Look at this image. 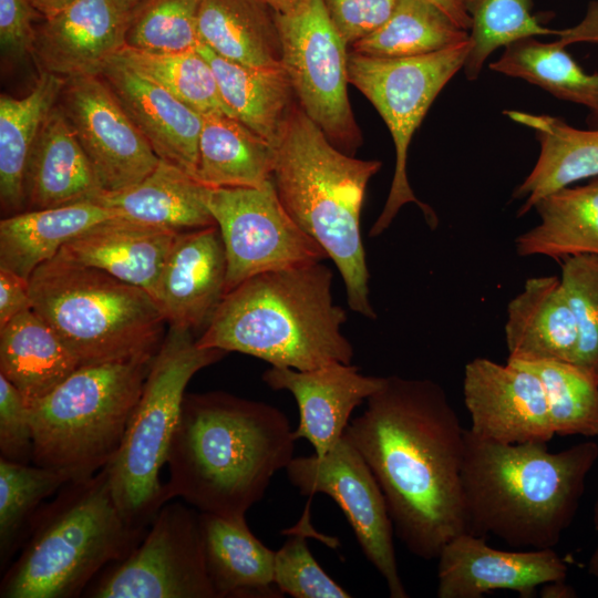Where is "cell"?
Here are the masks:
<instances>
[{
	"label": "cell",
	"mask_w": 598,
	"mask_h": 598,
	"mask_svg": "<svg viewBox=\"0 0 598 598\" xmlns=\"http://www.w3.org/2000/svg\"><path fill=\"white\" fill-rule=\"evenodd\" d=\"M437 560L439 598H481L499 589L530 598L537 587L566 580L568 570L554 548L501 550L470 533L448 540Z\"/></svg>",
	"instance_id": "e0dca14e"
},
{
	"label": "cell",
	"mask_w": 598,
	"mask_h": 598,
	"mask_svg": "<svg viewBox=\"0 0 598 598\" xmlns=\"http://www.w3.org/2000/svg\"><path fill=\"white\" fill-rule=\"evenodd\" d=\"M122 11L133 13L145 0H112Z\"/></svg>",
	"instance_id": "db71d44e"
},
{
	"label": "cell",
	"mask_w": 598,
	"mask_h": 598,
	"mask_svg": "<svg viewBox=\"0 0 598 598\" xmlns=\"http://www.w3.org/2000/svg\"><path fill=\"white\" fill-rule=\"evenodd\" d=\"M504 113L532 128L540 147L535 166L513 192V198L525 199L517 216L528 213L548 194L598 177V128L580 130L551 115L513 110Z\"/></svg>",
	"instance_id": "d4e9b609"
},
{
	"label": "cell",
	"mask_w": 598,
	"mask_h": 598,
	"mask_svg": "<svg viewBox=\"0 0 598 598\" xmlns=\"http://www.w3.org/2000/svg\"><path fill=\"white\" fill-rule=\"evenodd\" d=\"M32 310L82 365L153 358L167 323L144 289L61 255L30 276Z\"/></svg>",
	"instance_id": "52a82bcc"
},
{
	"label": "cell",
	"mask_w": 598,
	"mask_h": 598,
	"mask_svg": "<svg viewBox=\"0 0 598 598\" xmlns=\"http://www.w3.org/2000/svg\"><path fill=\"white\" fill-rule=\"evenodd\" d=\"M32 451L30 408L18 389L0 374V455L10 462L30 464Z\"/></svg>",
	"instance_id": "ee69618b"
},
{
	"label": "cell",
	"mask_w": 598,
	"mask_h": 598,
	"mask_svg": "<svg viewBox=\"0 0 598 598\" xmlns=\"http://www.w3.org/2000/svg\"><path fill=\"white\" fill-rule=\"evenodd\" d=\"M79 367L53 328L32 309L0 328V374L18 389L29 408Z\"/></svg>",
	"instance_id": "83f0119b"
},
{
	"label": "cell",
	"mask_w": 598,
	"mask_h": 598,
	"mask_svg": "<svg viewBox=\"0 0 598 598\" xmlns=\"http://www.w3.org/2000/svg\"><path fill=\"white\" fill-rule=\"evenodd\" d=\"M508 359L574 362L578 332L560 278L534 277L507 306Z\"/></svg>",
	"instance_id": "cb8c5ba5"
},
{
	"label": "cell",
	"mask_w": 598,
	"mask_h": 598,
	"mask_svg": "<svg viewBox=\"0 0 598 598\" xmlns=\"http://www.w3.org/2000/svg\"><path fill=\"white\" fill-rule=\"evenodd\" d=\"M178 233L116 217L91 227L58 254L140 287L154 298Z\"/></svg>",
	"instance_id": "7402d4cb"
},
{
	"label": "cell",
	"mask_w": 598,
	"mask_h": 598,
	"mask_svg": "<svg viewBox=\"0 0 598 598\" xmlns=\"http://www.w3.org/2000/svg\"><path fill=\"white\" fill-rule=\"evenodd\" d=\"M131 13L112 0H74L35 27L31 55L40 72L97 75L126 45Z\"/></svg>",
	"instance_id": "ac0fdd59"
},
{
	"label": "cell",
	"mask_w": 598,
	"mask_h": 598,
	"mask_svg": "<svg viewBox=\"0 0 598 598\" xmlns=\"http://www.w3.org/2000/svg\"><path fill=\"white\" fill-rule=\"evenodd\" d=\"M382 163L334 146L297 103L276 146L272 182L292 220L327 252L346 286L349 308L374 320L361 210Z\"/></svg>",
	"instance_id": "5b68a950"
},
{
	"label": "cell",
	"mask_w": 598,
	"mask_h": 598,
	"mask_svg": "<svg viewBox=\"0 0 598 598\" xmlns=\"http://www.w3.org/2000/svg\"><path fill=\"white\" fill-rule=\"evenodd\" d=\"M105 193L143 181L159 158L100 75L66 79L59 97Z\"/></svg>",
	"instance_id": "9a60e30c"
},
{
	"label": "cell",
	"mask_w": 598,
	"mask_h": 598,
	"mask_svg": "<svg viewBox=\"0 0 598 598\" xmlns=\"http://www.w3.org/2000/svg\"><path fill=\"white\" fill-rule=\"evenodd\" d=\"M581 42L578 28L566 29L558 40L542 42L529 37L505 48L489 68L498 73L523 79L554 96L586 106L598 125V73L588 74L566 51Z\"/></svg>",
	"instance_id": "836d02e7"
},
{
	"label": "cell",
	"mask_w": 598,
	"mask_h": 598,
	"mask_svg": "<svg viewBox=\"0 0 598 598\" xmlns=\"http://www.w3.org/2000/svg\"><path fill=\"white\" fill-rule=\"evenodd\" d=\"M309 506L291 536L275 554L274 581L280 592L295 598H350L351 594L336 582L311 554L308 536Z\"/></svg>",
	"instance_id": "7bdbcfd3"
},
{
	"label": "cell",
	"mask_w": 598,
	"mask_h": 598,
	"mask_svg": "<svg viewBox=\"0 0 598 598\" xmlns=\"http://www.w3.org/2000/svg\"><path fill=\"white\" fill-rule=\"evenodd\" d=\"M116 217V212L94 202L13 214L0 221V268L29 279L69 241Z\"/></svg>",
	"instance_id": "4316f807"
},
{
	"label": "cell",
	"mask_w": 598,
	"mask_h": 598,
	"mask_svg": "<svg viewBox=\"0 0 598 598\" xmlns=\"http://www.w3.org/2000/svg\"><path fill=\"white\" fill-rule=\"evenodd\" d=\"M147 530V529H146ZM146 530L122 516L103 467L66 483L35 514L18 557L4 569L1 598H74Z\"/></svg>",
	"instance_id": "8992f818"
},
{
	"label": "cell",
	"mask_w": 598,
	"mask_h": 598,
	"mask_svg": "<svg viewBox=\"0 0 598 598\" xmlns=\"http://www.w3.org/2000/svg\"><path fill=\"white\" fill-rule=\"evenodd\" d=\"M227 260L216 225L179 231L154 300L169 327L205 329L226 291Z\"/></svg>",
	"instance_id": "d6986e66"
},
{
	"label": "cell",
	"mask_w": 598,
	"mask_h": 598,
	"mask_svg": "<svg viewBox=\"0 0 598 598\" xmlns=\"http://www.w3.org/2000/svg\"><path fill=\"white\" fill-rule=\"evenodd\" d=\"M540 587L539 595L543 598H574L577 596L575 589L565 580L550 581Z\"/></svg>",
	"instance_id": "681fc988"
},
{
	"label": "cell",
	"mask_w": 598,
	"mask_h": 598,
	"mask_svg": "<svg viewBox=\"0 0 598 598\" xmlns=\"http://www.w3.org/2000/svg\"><path fill=\"white\" fill-rule=\"evenodd\" d=\"M37 16L40 14L29 0H0V44L4 56L21 60L31 54Z\"/></svg>",
	"instance_id": "bcb514c9"
},
{
	"label": "cell",
	"mask_w": 598,
	"mask_h": 598,
	"mask_svg": "<svg viewBox=\"0 0 598 598\" xmlns=\"http://www.w3.org/2000/svg\"><path fill=\"white\" fill-rule=\"evenodd\" d=\"M112 59L156 82L202 115L234 117L221 99L213 69L197 48L183 52H148L125 45Z\"/></svg>",
	"instance_id": "74e56055"
},
{
	"label": "cell",
	"mask_w": 598,
	"mask_h": 598,
	"mask_svg": "<svg viewBox=\"0 0 598 598\" xmlns=\"http://www.w3.org/2000/svg\"><path fill=\"white\" fill-rule=\"evenodd\" d=\"M197 27L200 42L229 61L282 65L275 12L260 0H200Z\"/></svg>",
	"instance_id": "4dcf8cb0"
},
{
	"label": "cell",
	"mask_w": 598,
	"mask_h": 598,
	"mask_svg": "<svg viewBox=\"0 0 598 598\" xmlns=\"http://www.w3.org/2000/svg\"><path fill=\"white\" fill-rule=\"evenodd\" d=\"M331 288L332 271L321 261L254 276L224 295L196 342L299 371L350 364L347 312Z\"/></svg>",
	"instance_id": "277c9868"
},
{
	"label": "cell",
	"mask_w": 598,
	"mask_h": 598,
	"mask_svg": "<svg viewBox=\"0 0 598 598\" xmlns=\"http://www.w3.org/2000/svg\"><path fill=\"white\" fill-rule=\"evenodd\" d=\"M267 4L275 13L285 14L289 13L308 0H260Z\"/></svg>",
	"instance_id": "816d5d0a"
},
{
	"label": "cell",
	"mask_w": 598,
	"mask_h": 598,
	"mask_svg": "<svg viewBox=\"0 0 598 598\" xmlns=\"http://www.w3.org/2000/svg\"><path fill=\"white\" fill-rule=\"evenodd\" d=\"M159 159L196 178L203 115L156 82L111 59L97 74Z\"/></svg>",
	"instance_id": "44dd1931"
},
{
	"label": "cell",
	"mask_w": 598,
	"mask_h": 598,
	"mask_svg": "<svg viewBox=\"0 0 598 598\" xmlns=\"http://www.w3.org/2000/svg\"><path fill=\"white\" fill-rule=\"evenodd\" d=\"M206 567L216 598H279L275 550L249 529L246 518L199 513Z\"/></svg>",
	"instance_id": "484cf974"
},
{
	"label": "cell",
	"mask_w": 598,
	"mask_h": 598,
	"mask_svg": "<svg viewBox=\"0 0 598 598\" xmlns=\"http://www.w3.org/2000/svg\"><path fill=\"white\" fill-rule=\"evenodd\" d=\"M153 358L79 367L30 408L32 464L95 474L116 455Z\"/></svg>",
	"instance_id": "ba28073f"
},
{
	"label": "cell",
	"mask_w": 598,
	"mask_h": 598,
	"mask_svg": "<svg viewBox=\"0 0 598 598\" xmlns=\"http://www.w3.org/2000/svg\"><path fill=\"white\" fill-rule=\"evenodd\" d=\"M104 193L58 102L43 122L27 163L25 207L43 209L96 203Z\"/></svg>",
	"instance_id": "603a6c76"
},
{
	"label": "cell",
	"mask_w": 598,
	"mask_h": 598,
	"mask_svg": "<svg viewBox=\"0 0 598 598\" xmlns=\"http://www.w3.org/2000/svg\"><path fill=\"white\" fill-rule=\"evenodd\" d=\"M78 478L73 473L0 457V566L10 564L25 540L30 525L44 504L66 483Z\"/></svg>",
	"instance_id": "8d00e7d4"
},
{
	"label": "cell",
	"mask_w": 598,
	"mask_h": 598,
	"mask_svg": "<svg viewBox=\"0 0 598 598\" xmlns=\"http://www.w3.org/2000/svg\"><path fill=\"white\" fill-rule=\"evenodd\" d=\"M91 598H216L208 576L199 512L164 504L136 547L85 589Z\"/></svg>",
	"instance_id": "7c38bea8"
},
{
	"label": "cell",
	"mask_w": 598,
	"mask_h": 598,
	"mask_svg": "<svg viewBox=\"0 0 598 598\" xmlns=\"http://www.w3.org/2000/svg\"><path fill=\"white\" fill-rule=\"evenodd\" d=\"M288 481L301 495L322 493L346 515L367 559L383 577L391 598H408L393 544V523L384 495L362 455L346 434L323 456L293 457Z\"/></svg>",
	"instance_id": "5bb4252c"
},
{
	"label": "cell",
	"mask_w": 598,
	"mask_h": 598,
	"mask_svg": "<svg viewBox=\"0 0 598 598\" xmlns=\"http://www.w3.org/2000/svg\"><path fill=\"white\" fill-rule=\"evenodd\" d=\"M276 147L235 117L203 115L196 179L210 188L260 187L272 179Z\"/></svg>",
	"instance_id": "1f68e13d"
},
{
	"label": "cell",
	"mask_w": 598,
	"mask_h": 598,
	"mask_svg": "<svg viewBox=\"0 0 598 598\" xmlns=\"http://www.w3.org/2000/svg\"><path fill=\"white\" fill-rule=\"evenodd\" d=\"M592 523L595 529L598 532V497L592 508ZM587 570L591 577L598 578V545L589 557Z\"/></svg>",
	"instance_id": "f5cc1de1"
},
{
	"label": "cell",
	"mask_w": 598,
	"mask_h": 598,
	"mask_svg": "<svg viewBox=\"0 0 598 598\" xmlns=\"http://www.w3.org/2000/svg\"><path fill=\"white\" fill-rule=\"evenodd\" d=\"M470 39L455 47L410 58H377L350 52L348 79L377 109L395 147V168L383 209L369 236L385 231L402 206L416 204L431 228L437 225L434 210L414 195L406 173L408 150L435 97L463 69Z\"/></svg>",
	"instance_id": "30bf717a"
},
{
	"label": "cell",
	"mask_w": 598,
	"mask_h": 598,
	"mask_svg": "<svg viewBox=\"0 0 598 598\" xmlns=\"http://www.w3.org/2000/svg\"><path fill=\"white\" fill-rule=\"evenodd\" d=\"M560 280L578 332L573 364L598 383V255L561 259Z\"/></svg>",
	"instance_id": "b9f144b4"
},
{
	"label": "cell",
	"mask_w": 598,
	"mask_h": 598,
	"mask_svg": "<svg viewBox=\"0 0 598 598\" xmlns=\"http://www.w3.org/2000/svg\"><path fill=\"white\" fill-rule=\"evenodd\" d=\"M470 39L430 0H396L389 18L351 45L352 52L377 58H410L439 52Z\"/></svg>",
	"instance_id": "d590c367"
},
{
	"label": "cell",
	"mask_w": 598,
	"mask_h": 598,
	"mask_svg": "<svg viewBox=\"0 0 598 598\" xmlns=\"http://www.w3.org/2000/svg\"><path fill=\"white\" fill-rule=\"evenodd\" d=\"M262 381L292 394L299 409L293 436L307 440L315 454L323 456L343 436L354 409L381 388L384 378L363 375L351 363H334L308 371L270 367Z\"/></svg>",
	"instance_id": "ffe728a7"
},
{
	"label": "cell",
	"mask_w": 598,
	"mask_h": 598,
	"mask_svg": "<svg viewBox=\"0 0 598 598\" xmlns=\"http://www.w3.org/2000/svg\"><path fill=\"white\" fill-rule=\"evenodd\" d=\"M200 0H145L131 17L126 45L148 52H183L199 43Z\"/></svg>",
	"instance_id": "60d3db41"
},
{
	"label": "cell",
	"mask_w": 598,
	"mask_h": 598,
	"mask_svg": "<svg viewBox=\"0 0 598 598\" xmlns=\"http://www.w3.org/2000/svg\"><path fill=\"white\" fill-rule=\"evenodd\" d=\"M329 17L348 45L377 30L391 14L396 0H323Z\"/></svg>",
	"instance_id": "f6af8a7d"
},
{
	"label": "cell",
	"mask_w": 598,
	"mask_h": 598,
	"mask_svg": "<svg viewBox=\"0 0 598 598\" xmlns=\"http://www.w3.org/2000/svg\"><path fill=\"white\" fill-rule=\"evenodd\" d=\"M192 331L169 327L152 361L122 444L105 466L116 505L132 527L146 530L168 503L159 472L166 464L185 389L227 353L200 348Z\"/></svg>",
	"instance_id": "9c48e42d"
},
{
	"label": "cell",
	"mask_w": 598,
	"mask_h": 598,
	"mask_svg": "<svg viewBox=\"0 0 598 598\" xmlns=\"http://www.w3.org/2000/svg\"><path fill=\"white\" fill-rule=\"evenodd\" d=\"M465 430L439 383L390 375L344 432L373 473L398 537L424 560L466 533Z\"/></svg>",
	"instance_id": "6da1fadb"
},
{
	"label": "cell",
	"mask_w": 598,
	"mask_h": 598,
	"mask_svg": "<svg viewBox=\"0 0 598 598\" xmlns=\"http://www.w3.org/2000/svg\"><path fill=\"white\" fill-rule=\"evenodd\" d=\"M542 382L555 435L598 437V383L570 362L517 361Z\"/></svg>",
	"instance_id": "f35d334b"
},
{
	"label": "cell",
	"mask_w": 598,
	"mask_h": 598,
	"mask_svg": "<svg viewBox=\"0 0 598 598\" xmlns=\"http://www.w3.org/2000/svg\"><path fill=\"white\" fill-rule=\"evenodd\" d=\"M206 204L225 247V293L259 274L328 258L288 215L272 179L260 187H207Z\"/></svg>",
	"instance_id": "4fadbf2b"
},
{
	"label": "cell",
	"mask_w": 598,
	"mask_h": 598,
	"mask_svg": "<svg viewBox=\"0 0 598 598\" xmlns=\"http://www.w3.org/2000/svg\"><path fill=\"white\" fill-rule=\"evenodd\" d=\"M293 430L270 404L224 392L185 394L166 464L167 502L199 513L246 518L293 456Z\"/></svg>",
	"instance_id": "7a4b0ae2"
},
{
	"label": "cell",
	"mask_w": 598,
	"mask_h": 598,
	"mask_svg": "<svg viewBox=\"0 0 598 598\" xmlns=\"http://www.w3.org/2000/svg\"><path fill=\"white\" fill-rule=\"evenodd\" d=\"M281 64L298 104L344 153L361 144L348 99V44L332 23L323 0H308L296 10L275 13Z\"/></svg>",
	"instance_id": "8fae6325"
},
{
	"label": "cell",
	"mask_w": 598,
	"mask_h": 598,
	"mask_svg": "<svg viewBox=\"0 0 598 598\" xmlns=\"http://www.w3.org/2000/svg\"><path fill=\"white\" fill-rule=\"evenodd\" d=\"M74 0H29L43 19L50 18L68 7Z\"/></svg>",
	"instance_id": "f907efd6"
},
{
	"label": "cell",
	"mask_w": 598,
	"mask_h": 598,
	"mask_svg": "<svg viewBox=\"0 0 598 598\" xmlns=\"http://www.w3.org/2000/svg\"><path fill=\"white\" fill-rule=\"evenodd\" d=\"M65 79L40 72L32 90L23 97L0 95V198L7 210L25 207L27 163L51 110L59 102Z\"/></svg>",
	"instance_id": "e575fe53"
},
{
	"label": "cell",
	"mask_w": 598,
	"mask_h": 598,
	"mask_svg": "<svg viewBox=\"0 0 598 598\" xmlns=\"http://www.w3.org/2000/svg\"><path fill=\"white\" fill-rule=\"evenodd\" d=\"M197 50L213 69L221 99L234 117L276 147L297 104L283 66L244 65L216 54L202 42Z\"/></svg>",
	"instance_id": "f546056e"
},
{
	"label": "cell",
	"mask_w": 598,
	"mask_h": 598,
	"mask_svg": "<svg viewBox=\"0 0 598 598\" xmlns=\"http://www.w3.org/2000/svg\"><path fill=\"white\" fill-rule=\"evenodd\" d=\"M207 186L178 166L159 159L140 183L104 193L96 203L121 218L181 231L216 225L206 204Z\"/></svg>",
	"instance_id": "f1b7e54d"
},
{
	"label": "cell",
	"mask_w": 598,
	"mask_h": 598,
	"mask_svg": "<svg viewBox=\"0 0 598 598\" xmlns=\"http://www.w3.org/2000/svg\"><path fill=\"white\" fill-rule=\"evenodd\" d=\"M471 18V49L464 63L468 80L478 78L486 59L497 49L525 38L563 35L532 14L533 0H462Z\"/></svg>",
	"instance_id": "ab89813d"
},
{
	"label": "cell",
	"mask_w": 598,
	"mask_h": 598,
	"mask_svg": "<svg viewBox=\"0 0 598 598\" xmlns=\"http://www.w3.org/2000/svg\"><path fill=\"white\" fill-rule=\"evenodd\" d=\"M463 394L468 430L481 439L548 443L555 435L544 386L524 368L475 358L465 365Z\"/></svg>",
	"instance_id": "2e32d148"
},
{
	"label": "cell",
	"mask_w": 598,
	"mask_h": 598,
	"mask_svg": "<svg viewBox=\"0 0 598 598\" xmlns=\"http://www.w3.org/2000/svg\"><path fill=\"white\" fill-rule=\"evenodd\" d=\"M441 8L456 24L465 30L471 28V18L462 0H430Z\"/></svg>",
	"instance_id": "c3c4849f"
},
{
	"label": "cell",
	"mask_w": 598,
	"mask_h": 598,
	"mask_svg": "<svg viewBox=\"0 0 598 598\" xmlns=\"http://www.w3.org/2000/svg\"><path fill=\"white\" fill-rule=\"evenodd\" d=\"M29 309H32L29 279L0 268V328Z\"/></svg>",
	"instance_id": "7dc6e473"
},
{
	"label": "cell",
	"mask_w": 598,
	"mask_h": 598,
	"mask_svg": "<svg viewBox=\"0 0 598 598\" xmlns=\"http://www.w3.org/2000/svg\"><path fill=\"white\" fill-rule=\"evenodd\" d=\"M534 208L539 223L515 239L518 256L598 255V177L548 194Z\"/></svg>",
	"instance_id": "d6a6232c"
},
{
	"label": "cell",
	"mask_w": 598,
	"mask_h": 598,
	"mask_svg": "<svg viewBox=\"0 0 598 598\" xmlns=\"http://www.w3.org/2000/svg\"><path fill=\"white\" fill-rule=\"evenodd\" d=\"M598 444L559 452L547 443L504 444L465 430L462 492L466 533L515 548H554L573 523Z\"/></svg>",
	"instance_id": "3957f363"
}]
</instances>
